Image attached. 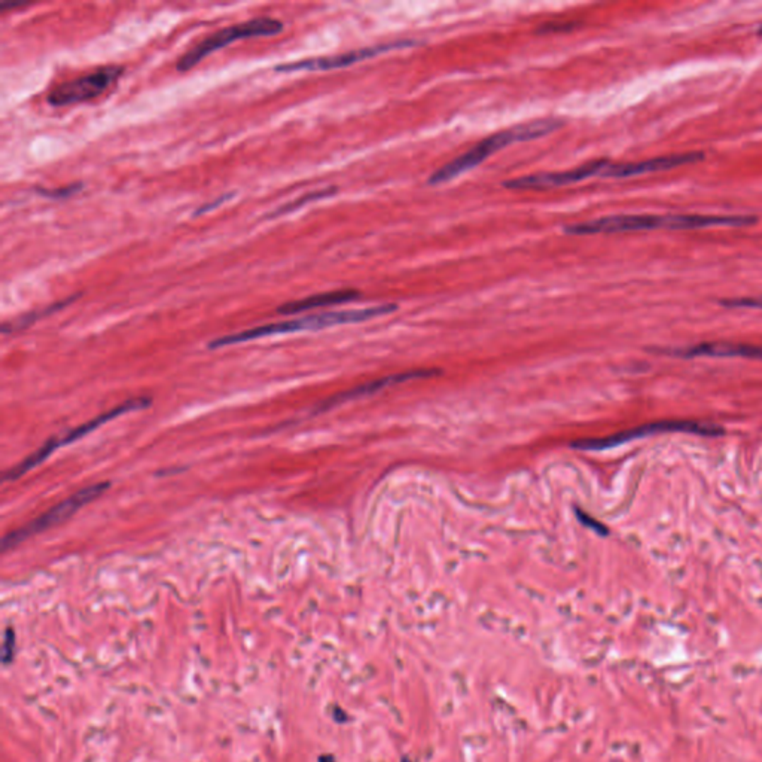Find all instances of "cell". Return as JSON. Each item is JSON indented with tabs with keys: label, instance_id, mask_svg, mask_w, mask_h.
I'll use <instances>...</instances> for the list:
<instances>
[{
	"label": "cell",
	"instance_id": "3",
	"mask_svg": "<svg viewBox=\"0 0 762 762\" xmlns=\"http://www.w3.org/2000/svg\"><path fill=\"white\" fill-rule=\"evenodd\" d=\"M710 219L706 214H669V217H654V214H620L579 224L566 225L563 233L567 236H594V234H618L654 231V229H701L709 228Z\"/></svg>",
	"mask_w": 762,
	"mask_h": 762
},
{
	"label": "cell",
	"instance_id": "20",
	"mask_svg": "<svg viewBox=\"0 0 762 762\" xmlns=\"http://www.w3.org/2000/svg\"><path fill=\"white\" fill-rule=\"evenodd\" d=\"M234 197H236V192H226V194L219 195L217 200H212V201H209V203L201 204L198 209L194 210L192 218H200V217H203V214H206V213H209V212H212L214 209H219L224 203H226V201H229Z\"/></svg>",
	"mask_w": 762,
	"mask_h": 762
},
{
	"label": "cell",
	"instance_id": "23",
	"mask_svg": "<svg viewBox=\"0 0 762 762\" xmlns=\"http://www.w3.org/2000/svg\"><path fill=\"white\" fill-rule=\"evenodd\" d=\"M577 514H578V516H579V520H581V523H582L584 526H587V527H589V529H591V530L597 531V533H599V535H603V536H605V535H608V529H606L605 526H603L601 523L596 521V520L593 519V516H589V515L584 514L582 511H577Z\"/></svg>",
	"mask_w": 762,
	"mask_h": 762
},
{
	"label": "cell",
	"instance_id": "21",
	"mask_svg": "<svg viewBox=\"0 0 762 762\" xmlns=\"http://www.w3.org/2000/svg\"><path fill=\"white\" fill-rule=\"evenodd\" d=\"M721 306L724 307H744V308H756L762 310V296L759 298H732V299H722Z\"/></svg>",
	"mask_w": 762,
	"mask_h": 762
},
{
	"label": "cell",
	"instance_id": "4",
	"mask_svg": "<svg viewBox=\"0 0 762 762\" xmlns=\"http://www.w3.org/2000/svg\"><path fill=\"white\" fill-rule=\"evenodd\" d=\"M283 30H284V24L280 20L272 18V17H256L248 21L221 28L219 32L210 35L209 37L201 40L200 44H197L195 47L186 51L178 60L176 70L180 71V74L190 71L197 64L203 62L206 57L228 45L234 44V42L252 39V37H261V36H276L282 33Z\"/></svg>",
	"mask_w": 762,
	"mask_h": 762
},
{
	"label": "cell",
	"instance_id": "24",
	"mask_svg": "<svg viewBox=\"0 0 762 762\" xmlns=\"http://www.w3.org/2000/svg\"><path fill=\"white\" fill-rule=\"evenodd\" d=\"M333 719L337 722V724H346L350 721L349 715L346 713V710H344L340 706H334L333 709Z\"/></svg>",
	"mask_w": 762,
	"mask_h": 762
},
{
	"label": "cell",
	"instance_id": "19",
	"mask_svg": "<svg viewBox=\"0 0 762 762\" xmlns=\"http://www.w3.org/2000/svg\"><path fill=\"white\" fill-rule=\"evenodd\" d=\"M17 654V633L12 627H6L4 631L2 639V652H0V658H2L4 667H8L13 663Z\"/></svg>",
	"mask_w": 762,
	"mask_h": 762
},
{
	"label": "cell",
	"instance_id": "15",
	"mask_svg": "<svg viewBox=\"0 0 762 762\" xmlns=\"http://www.w3.org/2000/svg\"><path fill=\"white\" fill-rule=\"evenodd\" d=\"M59 447H62L60 445V438H51L50 441H47L44 445H42L40 449H37L33 454L27 456L21 463H18L17 466H13L12 469L6 471L4 480L5 481H13V480H18L20 477H23L24 473H27L28 471H32L33 468L39 466L42 462H45V460L57 450Z\"/></svg>",
	"mask_w": 762,
	"mask_h": 762
},
{
	"label": "cell",
	"instance_id": "7",
	"mask_svg": "<svg viewBox=\"0 0 762 762\" xmlns=\"http://www.w3.org/2000/svg\"><path fill=\"white\" fill-rule=\"evenodd\" d=\"M122 66L112 64L98 67L87 75H81L75 79L57 85L48 93L47 102L52 108H64L90 102V100L105 94L122 76Z\"/></svg>",
	"mask_w": 762,
	"mask_h": 762
},
{
	"label": "cell",
	"instance_id": "5",
	"mask_svg": "<svg viewBox=\"0 0 762 762\" xmlns=\"http://www.w3.org/2000/svg\"><path fill=\"white\" fill-rule=\"evenodd\" d=\"M694 434V435H703V437H721L724 434V429L716 425L710 423H700V422H688V420H667V422H657L633 427L624 432H618L606 438H593V439H579L572 442V447L577 450L584 451H601L620 447L623 444L648 438L652 435H663V434Z\"/></svg>",
	"mask_w": 762,
	"mask_h": 762
},
{
	"label": "cell",
	"instance_id": "8",
	"mask_svg": "<svg viewBox=\"0 0 762 762\" xmlns=\"http://www.w3.org/2000/svg\"><path fill=\"white\" fill-rule=\"evenodd\" d=\"M417 44H419L417 40H395V42H389V44L366 47L361 50L342 52V54L314 57V59H304L299 62L277 64L275 67V71H277V74H294V71H323V70L344 69V67H350L361 62L374 59V57L387 54V52L412 48Z\"/></svg>",
	"mask_w": 762,
	"mask_h": 762
},
{
	"label": "cell",
	"instance_id": "6",
	"mask_svg": "<svg viewBox=\"0 0 762 762\" xmlns=\"http://www.w3.org/2000/svg\"><path fill=\"white\" fill-rule=\"evenodd\" d=\"M108 488H109V483H98V484L85 487L82 488V490L76 492L75 495H71L70 497L59 503V505H55L54 508L47 511L45 514L39 515L33 521L11 531V533H8L2 541V553H8L9 550L16 548L17 545L24 542L25 539L39 535L42 533V531H45L57 524L66 521L71 515H75L82 507L87 505V503L102 496Z\"/></svg>",
	"mask_w": 762,
	"mask_h": 762
},
{
	"label": "cell",
	"instance_id": "10",
	"mask_svg": "<svg viewBox=\"0 0 762 762\" xmlns=\"http://www.w3.org/2000/svg\"><path fill=\"white\" fill-rule=\"evenodd\" d=\"M704 160L703 152H685L674 154L669 156H658L652 160H645L639 163H625V164H609L606 170L601 173V178H615L624 179L640 175L657 173V171L671 170L686 164H694Z\"/></svg>",
	"mask_w": 762,
	"mask_h": 762
},
{
	"label": "cell",
	"instance_id": "26",
	"mask_svg": "<svg viewBox=\"0 0 762 762\" xmlns=\"http://www.w3.org/2000/svg\"><path fill=\"white\" fill-rule=\"evenodd\" d=\"M318 762H337V759L333 754H323L318 758Z\"/></svg>",
	"mask_w": 762,
	"mask_h": 762
},
{
	"label": "cell",
	"instance_id": "14",
	"mask_svg": "<svg viewBox=\"0 0 762 762\" xmlns=\"http://www.w3.org/2000/svg\"><path fill=\"white\" fill-rule=\"evenodd\" d=\"M149 405H151V399L149 398L128 399V400L124 402V404L115 407V408H112V410H109V411H106L103 414H100V415L96 417V419L78 426L74 430H70L69 434H66L63 438H60V445L75 442V441H78V439H81L83 437H87L88 434H91L93 430H96L97 427L103 426L105 423H108V422H110L113 419H117V417H120L122 414H127L130 411H139V410H143V408H146Z\"/></svg>",
	"mask_w": 762,
	"mask_h": 762
},
{
	"label": "cell",
	"instance_id": "18",
	"mask_svg": "<svg viewBox=\"0 0 762 762\" xmlns=\"http://www.w3.org/2000/svg\"><path fill=\"white\" fill-rule=\"evenodd\" d=\"M85 188V183L82 182H74L70 185H66V186H62V188H42V186H35L33 191L44 197V198H51V200H66V198H70L74 197L76 194H79L82 190Z\"/></svg>",
	"mask_w": 762,
	"mask_h": 762
},
{
	"label": "cell",
	"instance_id": "16",
	"mask_svg": "<svg viewBox=\"0 0 762 762\" xmlns=\"http://www.w3.org/2000/svg\"><path fill=\"white\" fill-rule=\"evenodd\" d=\"M337 194V188L335 186H333V188H326V190H321V191H313V192H308L303 197H299L294 201H291V203L287 204H283L280 206L279 209H276L275 212H271L267 219H272V218H280V217H284V214L287 213H292L301 207L307 206L308 203H313V201H318V200H323V198H328V197H333Z\"/></svg>",
	"mask_w": 762,
	"mask_h": 762
},
{
	"label": "cell",
	"instance_id": "9",
	"mask_svg": "<svg viewBox=\"0 0 762 762\" xmlns=\"http://www.w3.org/2000/svg\"><path fill=\"white\" fill-rule=\"evenodd\" d=\"M609 164L611 163L608 160H596V161L587 163L584 166H579L572 170L546 171V173H536V175H529L523 178H515V179L503 182L502 185L508 190H515V191L558 188V186L578 183L593 176H601V173L606 170Z\"/></svg>",
	"mask_w": 762,
	"mask_h": 762
},
{
	"label": "cell",
	"instance_id": "17",
	"mask_svg": "<svg viewBox=\"0 0 762 762\" xmlns=\"http://www.w3.org/2000/svg\"><path fill=\"white\" fill-rule=\"evenodd\" d=\"M79 296H81V294H76V295H71V296H67L66 299H63V301H59V303H55V304H52V306H50V307L44 308V310H36V311H33V313H30V314H25V316H23V318H21V319H18L17 322H13V323H11V328H6V329H4V333H9V330H13V329H21V328H25V326H28V325H32V323H33V322H36L37 319H40V318H44V316H48V314H51V313H55V311H59V310H62V308L67 307L69 304H71V303H75V301H76V299H78Z\"/></svg>",
	"mask_w": 762,
	"mask_h": 762
},
{
	"label": "cell",
	"instance_id": "11",
	"mask_svg": "<svg viewBox=\"0 0 762 762\" xmlns=\"http://www.w3.org/2000/svg\"><path fill=\"white\" fill-rule=\"evenodd\" d=\"M678 357H747L762 359V346L736 342H703L693 347L666 350Z\"/></svg>",
	"mask_w": 762,
	"mask_h": 762
},
{
	"label": "cell",
	"instance_id": "2",
	"mask_svg": "<svg viewBox=\"0 0 762 762\" xmlns=\"http://www.w3.org/2000/svg\"><path fill=\"white\" fill-rule=\"evenodd\" d=\"M565 125V121L557 118H548V120H538L531 122H524L520 125H515L509 130H503L497 134H493L477 143L475 146L471 148L463 155L454 158L449 164L442 166L432 175L429 176L427 183L429 185H441L445 182H450L456 179L457 176L465 175L466 171L473 170L477 166H480L483 161H485L492 154L514 145L519 142H529L548 136L558 128Z\"/></svg>",
	"mask_w": 762,
	"mask_h": 762
},
{
	"label": "cell",
	"instance_id": "13",
	"mask_svg": "<svg viewBox=\"0 0 762 762\" xmlns=\"http://www.w3.org/2000/svg\"><path fill=\"white\" fill-rule=\"evenodd\" d=\"M435 372L437 371H432V369H430V371L417 369V371H407V372H400V374H393V376H387L384 379L374 380V381H369L366 384L356 387V389H353L350 392L341 393V395H338L335 398H330L329 400H326V404L323 405V408L334 407V405L342 404V402H347V400H352V399H359V398L366 396V395H374V393H377V392L386 389V387L391 386V384L404 383V381H408V380L422 379V377H432Z\"/></svg>",
	"mask_w": 762,
	"mask_h": 762
},
{
	"label": "cell",
	"instance_id": "12",
	"mask_svg": "<svg viewBox=\"0 0 762 762\" xmlns=\"http://www.w3.org/2000/svg\"><path fill=\"white\" fill-rule=\"evenodd\" d=\"M359 296H361V294L354 289L329 291V292L316 294V295L298 299V301H291V303H284L277 308V313L283 316H291V314L304 313L308 310L347 304V303H352V301H356Z\"/></svg>",
	"mask_w": 762,
	"mask_h": 762
},
{
	"label": "cell",
	"instance_id": "1",
	"mask_svg": "<svg viewBox=\"0 0 762 762\" xmlns=\"http://www.w3.org/2000/svg\"><path fill=\"white\" fill-rule=\"evenodd\" d=\"M396 310H398L396 304H381V306H374V307H366V308H359V310H340V311L308 314L298 319L268 323V325L241 330V333L214 338L209 342V349H221L226 346H234V344H241V342L267 338L272 335L295 334V333H304V330H321L325 328H333V326H340V325L361 323V322L371 321L374 318H381V316L391 314Z\"/></svg>",
	"mask_w": 762,
	"mask_h": 762
},
{
	"label": "cell",
	"instance_id": "27",
	"mask_svg": "<svg viewBox=\"0 0 762 762\" xmlns=\"http://www.w3.org/2000/svg\"><path fill=\"white\" fill-rule=\"evenodd\" d=\"M400 762H412V761H411V758H408V756L405 755V756H402V758H400Z\"/></svg>",
	"mask_w": 762,
	"mask_h": 762
},
{
	"label": "cell",
	"instance_id": "25",
	"mask_svg": "<svg viewBox=\"0 0 762 762\" xmlns=\"http://www.w3.org/2000/svg\"><path fill=\"white\" fill-rule=\"evenodd\" d=\"M25 2H4L2 4V11H8V9H13V8H18V6H24Z\"/></svg>",
	"mask_w": 762,
	"mask_h": 762
},
{
	"label": "cell",
	"instance_id": "28",
	"mask_svg": "<svg viewBox=\"0 0 762 762\" xmlns=\"http://www.w3.org/2000/svg\"><path fill=\"white\" fill-rule=\"evenodd\" d=\"M758 35H759V36H762V25H761V27L758 28Z\"/></svg>",
	"mask_w": 762,
	"mask_h": 762
},
{
	"label": "cell",
	"instance_id": "22",
	"mask_svg": "<svg viewBox=\"0 0 762 762\" xmlns=\"http://www.w3.org/2000/svg\"><path fill=\"white\" fill-rule=\"evenodd\" d=\"M577 27V23H548L541 25L536 33L548 35V33H558V32H570Z\"/></svg>",
	"mask_w": 762,
	"mask_h": 762
}]
</instances>
